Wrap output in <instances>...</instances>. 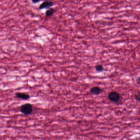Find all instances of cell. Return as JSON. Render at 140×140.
<instances>
[{
    "label": "cell",
    "instance_id": "obj_5",
    "mask_svg": "<svg viewBox=\"0 0 140 140\" xmlns=\"http://www.w3.org/2000/svg\"><path fill=\"white\" fill-rule=\"evenodd\" d=\"M103 92L102 89L98 86H94L92 87L90 90V92L93 95H98Z\"/></svg>",
    "mask_w": 140,
    "mask_h": 140
},
{
    "label": "cell",
    "instance_id": "obj_8",
    "mask_svg": "<svg viewBox=\"0 0 140 140\" xmlns=\"http://www.w3.org/2000/svg\"><path fill=\"white\" fill-rule=\"evenodd\" d=\"M134 98L137 101L140 102V92H138L134 95Z\"/></svg>",
    "mask_w": 140,
    "mask_h": 140
},
{
    "label": "cell",
    "instance_id": "obj_10",
    "mask_svg": "<svg viewBox=\"0 0 140 140\" xmlns=\"http://www.w3.org/2000/svg\"><path fill=\"white\" fill-rule=\"evenodd\" d=\"M136 82H137L138 84H140V76L136 78Z\"/></svg>",
    "mask_w": 140,
    "mask_h": 140
},
{
    "label": "cell",
    "instance_id": "obj_3",
    "mask_svg": "<svg viewBox=\"0 0 140 140\" xmlns=\"http://www.w3.org/2000/svg\"><path fill=\"white\" fill-rule=\"evenodd\" d=\"M54 5V3L53 1L49 0H46L44 1L39 6V8L40 10H43L45 9H49L51 8Z\"/></svg>",
    "mask_w": 140,
    "mask_h": 140
},
{
    "label": "cell",
    "instance_id": "obj_4",
    "mask_svg": "<svg viewBox=\"0 0 140 140\" xmlns=\"http://www.w3.org/2000/svg\"><path fill=\"white\" fill-rule=\"evenodd\" d=\"M15 97L16 98L24 100H28L30 99V96L27 93L24 92H17L15 93Z\"/></svg>",
    "mask_w": 140,
    "mask_h": 140
},
{
    "label": "cell",
    "instance_id": "obj_9",
    "mask_svg": "<svg viewBox=\"0 0 140 140\" xmlns=\"http://www.w3.org/2000/svg\"><path fill=\"white\" fill-rule=\"evenodd\" d=\"M32 2L34 4H37L39 3L41 1V0H31Z\"/></svg>",
    "mask_w": 140,
    "mask_h": 140
},
{
    "label": "cell",
    "instance_id": "obj_1",
    "mask_svg": "<svg viewBox=\"0 0 140 140\" xmlns=\"http://www.w3.org/2000/svg\"><path fill=\"white\" fill-rule=\"evenodd\" d=\"M33 106L30 103H26L21 106L20 107V111L24 114L26 115L31 114L33 112Z\"/></svg>",
    "mask_w": 140,
    "mask_h": 140
},
{
    "label": "cell",
    "instance_id": "obj_6",
    "mask_svg": "<svg viewBox=\"0 0 140 140\" xmlns=\"http://www.w3.org/2000/svg\"><path fill=\"white\" fill-rule=\"evenodd\" d=\"M55 12H56V10L55 9L51 8L46 10L45 13V15L46 17H51L55 13Z\"/></svg>",
    "mask_w": 140,
    "mask_h": 140
},
{
    "label": "cell",
    "instance_id": "obj_7",
    "mask_svg": "<svg viewBox=\"0 0 140 140\" xmlns=\"http://www.w3.org/2000/svg\"><path fill=\"white\" fill-rule=\"evenodd\" d=\"M95 70L97 72H102L104 70V67L102 65H99L95 66Z\"/></svg>",
    "mask_w": 140,
    "mask_h": 140
},
{
    "label": "cell",
    "instance_id": "obj_2",
    "mask_svg": "<svg viewBox=\"0 0 140 140\" xmlns=\"http://www.w3.org/2000/svg\"><path fill=\"white\" fill-rule=\"evenodd\" d=\"M120 98V94L115 91L111 92L108 95V98L111 102L116 103L119 101Z\"/></svg>",
    "mask_w": 140,
    "mask_h": 140
}]
</instances>
